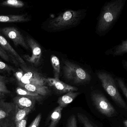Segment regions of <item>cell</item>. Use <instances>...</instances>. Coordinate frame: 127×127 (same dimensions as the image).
Listing matches in <instances>:
<instances>
[{"mask_svg":"<svg viewBox=\"0 0 127 127\" xmlns=\"http://www.w3.org/2000/svg\"><path fill=\"white\" fill-rule=\"evenodd\" d=\"M125 3L124 0H114L104 6L96 26L97 34H102L108 31L121 14Z\"/></svg>","mask_w":127,"mask_h":127,"instance_id":"6da1fadb","label":"cell"},{"mask_svg":"<svg viewBox=\"0 0 127 127\" xmlns=\"http://www.w3.org/2000/svg\"><path fill=\"white\" fill-rule=\"evenodd\" d=\"M84 10H67L61 13L49 22L48 27L53 31H61L77 26L84 17Z\"/></svg>","mask_w":127,"mask_h":127,"instance_id":"7a4b0ae2","label":"cell"},{"mask_svg":"<svg viewBox=\"0 0 127 127\" xmlns=\"http://www.w3.org/2000/svg\"><path fill=\"white\" fill-rule=\"evenodd\" d=\"M20 68L14 72L18 83L46 86V78L36 69L26 64H20Z\"/></svg>","mask_w":127,"mask_h":127,"instance_id":"3957f363","label":"cell"},{"mask_svg":"<svg viewBox=\"0 0 127 127\" xmlns=\"http://www.w3.org/2000/svg\"><path fill=\"white\" fill-rule=\"evenodd\" d=\"M97 75L107 93L117 105L126 110L127 105L120 95L113 77L110 74L104 72H98Z\"/></svg>","mask_w":127,"mask_h":127,"instance_id":"277c9868","label":"cell"},{"mask_svg":"<svg viewBox=\"0 0 127 127\" xmlns=\"http://www.w3.org/2000/svg\"><path fill=\"white\" fill-rule=\"evenodd\" d=\"M63 70L64 78L74 84L84 83L90 79V75L86 70L68 60L64 62Z\"/></svg>","mask_w":127,"mask_h":127,"instance_id":"5b68a950","label":"cell"},{"mask_svg":"<svg viewBox=\"0 0 127 127\" xmlns=\"http://www.w3.org/2000/svg\"><path fill=\"white\" fill-rule=\"evenodd\" d=\"M91 98L94 105L101 113L108 117L116 115V111L115 108L102 94L98 93H93Z\"/></svg>","mask_w":127,"mask_h":127,"instance_id":"8992f818","label":"cell"},{"mask_svg":"<svg viewBox=\"0 0 127 127\" xmlns=\"http://www.w3.org/2000/svg\"><path fill=\"white\" fill-rule=\"evenodd\" d=\"M26 41L32 50V55L31 56L24 55L23 58L32 64L38 66L40 63L42 58V50L40 46L36 41L29 36H27Z\"/></svg>","mask_w":127,"mask_h":127,"instance_id":"52a82bcc","label":"cell"},{"mask_svg":"<svg viewBox=\"0 0 127 127\" xmlns=\"http://www.w3.org/2000/svg\"><path fill=\"white\" fill-rule=\"evenodd\" d=\"M0 33L13 41L16 46H21L29 50L30 48L26 40L19 30L14 27H9L0 29Z\"/></svg>","mask_w":127,"mask_h":127,"instance_id":"ba28073f","label":"cell"},{"mask_svg":"<svg viewBox=\"0 0 127 127\" xmlns=\"http://www.w3.org/2000/svg\"><path fill=\"white\" fill-rule=\"evenodd\" d=\"M0 46L6 52L11 59V61L15 65L26 64L24 60L18 53L13 49L7 40L0 33Z\"/></svg>","mask_w":127,"mask_h":127,"instance_id":"9c48e42d","label":"cell"},{"mask_svg":"<svg viewBox=\"0 0 127 127\" xmlns=\"http://www.w3.org/2000/svg\"><path fill=\"white\" fill-rule=\"evenodd\" d=\"M46 81L47 85L54 88L61 93H67L70 92L76 91L78 90L77 88L64 83L59 79L54 78H46Z\"/></svg>","mask_w":127,"mask_h":127,"instance_id":"30bf717a","label":"cell"},{"mask_svg":"<svg viewBox=\"0 0 127 127\" xmlns=\"http://www.w3.org/2000/svg\"><path fill=\"white\" fill-rule=\"evenodd\" d=\"M18 108L14 103L0 101V120L11 116L17 112Z\"/></svg>","mask_w":127,"mask_h":127,"instance_id":"8fae6325","label":"cell"},{"mask_svg":"<svg viewBox=\"0 0 127 127\" xmlns=\"http://www.w3.org/2000/svg\"><path fill=\"white\" fill-rule=\"evenodd\" d=\"M18 84L21 87L39 94L43 96H46L50 94V90L47 86H41L29 84H24L20 83H18Z\"/></svg>","mask_w":127,"mask_h":127,"instance_id":"7c38bea8","label":"cell"},{"mask_svg":"<svg viewBox=\"0 0 127 127\" xmlns=\"http://www.w3.org/2000/svg\"><path fill=\"white\" fill-rule=\"evenodd\" d=\"M36 100L23 96H18L14 99V103L19 109L26 107H34Z\"/></svg>","mask_w":127,"mask_h":127,"instance_id":"4fadbf2b","label":"cell"},{"mask_svg":"<svg viewBox=\"0 0 127 127\" xmlns=\"http://www.w3.org/2000/svg\"><path fill=\"white\" fill-rule=\"evenodd\" d=\"M30 20L29 17L25 14L0 15V23H21Z\"/></svg>","mask_w":127,"mask_h":127,"instance_id":"5bb4252c","label":"cell"},{"mask_svg":"<svg viewBox=\"0 0 127 127\" xmlns=\"http://www.w3.org/2000/svg\"><path fill=\"white\" fill-rule=\"evenodd\" d=\"M79 94V93L77 92H70L67 93L59 98L58 100L59 106L62 108L65 107L71 103Z\"/></svg>","mask_w":127,"mask_h":127,"instance_id":"9a60e30c","label":"cell"},{"mask_svg":"<svg viewBox=\"0 0 127 127\" xmlns=\"http://www.w3.org/2000/svg\"><path fill=\"white\" fill-rule=\"evenodd\" d=\"M63 108L59 106L55 108L50 116V123L49 127H56L61 120Z\"/></svg>","mask_w":127,"mask_h":127,"instance_id":"2e32d148","label":"cell"},{"mask_svg":"<svg viewBox=\"0 0 127 127\" xmlns=\"http://www.w3.org/2000/svg\"><path fill=\"white\" fill-rule=\"evenodd\" d=\"M16 92L19 95L29 97L35 99L37 101H40L43 99V96L35 93L29 91L24 88L18 87L16 89Z\"/></svg>","mask_w":127,"mask_h":127,"instance_id":"e0dca14e","label":"cell"},{"mask_svg":"<svg viewBox=\"0 0 127 127\" xmlns=\"http://www.w3.org/2000/svg\"><path fill=\"white\" fill-rule=\"evenodd\" d=\"M33 108L34 107H26L22 109L18 108L15 115V120L16 125L25 119Z\"/></svg>","mask_w":127,"mask_h":127,"instance_id":"ac0fdd59","label":"cell"},{"mask_svg":"<svg viewBox=\"0 0 127 127\" xmlns=\"http://www.w3.org/2000/svg\"><path fill=\"white\" fill-rule=\"evenodd\" d=\"M51 62L53 69L54 78L59 79L60 73V63L59 59L55 55H52Z\"/></svg>","mask_w":127,"mask_h":127,"instance_id":"d6986e66","label":"cell"},{"mask_svg":"<svg viewBox=\"0 0 127 127\" xmlns=\"http://www.w3.org/2000/svg\"><path fill=\"white\" fill-rule=\"evenodd\" d=\"M7 82V77L0 75V98L10 93V91L6 85Z\"/></svg>","mask_w":127,"mask_h":127,"instance_id":"ffe728a7","label":"cell"},{"mask_svg":"<svg viewBox=\"0 0 127 127\" xmlns=\"http://www.w3.org/2000/svg\"><path fill=\"white\" fill-rule=\"evenodd\" d=\"M127 52V40L123 41L115 49L113 54L114 56L122 55Z\"/></svg>","mask_w":127,"mask_h":127,"instance_id":"44dd1931","label":"cell"},{"mask_svg":"<svg viewBox=\"0 0 127 127\" xmlns=\"http://www.w3.org/2000/svg\"><path fill=\"white\" fill-rule=\"evenodd\" d=\"M16 113L6 119L0 120L2 127H16L15 120V115Z\"/></svg>","mask_w":127,"mask_h":127,"instance_id":"7402d4cb","label":"cell"},{"mask_svg":"<svg viewBox=\"0 0 127 127\" xmlns=\"http://www.w3.org/2000/svg\"><path fill=\"white\" fill-rule=\"evenodd\" d=\"M2 4L4 6L16 8H22L24 6L23 2L18 0H8L3 2Z\"/></svg>","mask_w":127,"mask_h":127,"instance_id":"603a6c76","label":"cell"},{"mask_svg":"<svg viewBox=\"0 0 127 127\" xmlns=\"http://www.w3.org/2000/svg\"><path fill=\"white\" fill-rule=\"evenodd\" d=\"M77 116L79 120L83 125L84 127H95L91 121L84 114L78 113Z\"/></svg>","mask_w":127,"mask_h":127,"instance_id":"cb8c5ba5","label":"cell"},{"mask_svg":"<svg viewBox=\"0 0 127 127\" xmlns=\"http://www.w3.org/2000/svg\"><path fill=\"white\" fill-rule=\"evenodd\" d=\"M14 67L0 61V73H11L16 71Z\"/></svg>","mask_w":127,"mask_h":127,"instance_id":"d4e9b609","label":"cell"},{"mask_svg":"<svg viewBox=\"0 0 127 127\" xmlns=\"http://www.w3.org/2000/svg\"><path fill=\"white\" fill-rule=\"evenodd\" d=\"M77 120L74 115L70 116L67 121L66 127H77Z\"/></svg>","mask_w":127,"mask_h":127,"instance_id":"484cf974","label":"cell"},{"mask_svg":"<svg viewBox=\"0 0 127 127\" xmlns=\"http://www.w3.org/2000/svg\"><path fill=\"white\" fill-rule=\"evenodd\" d=\"M119 86L122 91L123 93L125 96L126 98H127V89L123 81L121 79L117 78L116 79Z\"/></svg>","mask_w":127,"mask_h":127,"instance_id":"4316f807","label":"cell"},{"mask_svg":"<svg viewBox=\"0 0 127 127\" xmlns=\"http://www.w3.org/2000/svg\"><path fill=\"white\" fill-rule=\"evenodd\" d=\"M41 117L42 116L41 114H38L34 120L32 121L29 127H38L41 120Z\"/></svg>","mask_w":127,"mask_h":127,"instance_id":"83f0119b","label":"cell"},{"mask_svg":"<svg viewBox=\"0 0 127 127\" xmlns=\"http://www.w3.org/2000/svg\"><path fill=\"white\" fill-rule=\"evenodd\" d=\"M0 57L3 59L8 62L11 61V59L9 58L8 54L3 50V49L0 46Z\"/></svg>","mask_w":127,"mask_h":127,"instance_id":"f1b7e54d","label":"cell"},{"mask_svg":"<svg viewBox=\"0 0 127 127\" xmlns=\"http://www.w3.org/2000/svg\"><path fill=\"white\" fill-rule=\"evenodd\" d=\"M27 117L21 120L16 125V127H26L27 124Z\"/></svg>","mask_w":127,"mask_h":127,"instance_id":"f546056e","label":"cell"},{"mask_svg":"<svg viewBox=\"0 0 127 127\" xmlns=\"http://www.w3.org/2000/svg\"><path fill=\"white\" fill-rule=\"evenodd\" d=\"M123 125H124V127H127V120H125L123 121Z\"/></svg>","mask_w":127,"mask_h":127,"instance_id":"4dcf8cb0","label":"cell"},{"mask_svg":"<svg viewBox=\"0 0 127 127\" xmlns=\"http://www.w3.org/2000/svg\"><path fill=\"white\" fill-rule=\"evenodd\" d=\"M0 127H2V126H1V124L0 123Z\"/></svg>","mask_w":127,"mask_h":127,"instance_id":"1f68e13d","label":"cell"}]
</instances>
